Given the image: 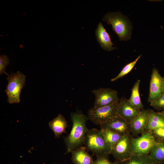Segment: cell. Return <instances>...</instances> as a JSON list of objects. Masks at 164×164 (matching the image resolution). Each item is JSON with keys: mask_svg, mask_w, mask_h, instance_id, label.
I'll list each match as a JSON object with an SVG mask.
<instances>
[{"mask_svg": "<svg viewBox=\"0 0 164 164\" xmlns=\"http://www.w3.org/2000/svg\"><path fill=\"white\" fill-rule=\"evenodd\" d=\"M72 123V127L70 134L64 137V142L66 146V154L82 146L88 129L86 123L88 118L82 111L77 110L72 112L70 115Z\"/></svg>", "mask_w": 164, "mask_h": 164, "instance_id": "6da1fadb", "label": "cell"}, {"mask_svg": "<svg viewBox=\"0 0 164 164\" xmlns=\"http://www.w3.org/2000/svg\"><path fill=\"white\" fill-rule=\"evenodd\" d=\"M84 144L87 149L97 156H108L111 154V149L105 141L100 130L93 128L88 130Z\"/></svg>", "mask_w": 164, "mask_h": 164, "instance_id": "7a4b0ae2", "label": "cell"}, {"mask_svg": "<svg viewBox=\"0 0 164 164\" xmlns=\"http://www.w3.org/2000/svg\"><path fill=\"white\" fill-rule=\"evenodd\" d=\"M102 20L111 25L113 30L118 35L121 41L131 39L132 27L127 18L119 12H108Z\"/></svg>", "mask_w": 164, "mask_h": 164, "instance_id": "3957f363", "label": "cell"}, {"mask_svg": "<svg viewBox=\"0 0 164 164\" xmlns=\"http://www.w3.org/2000/svg\"><path fill=\"white\" fill-rule=\"evenodd\" d=\"M7 76L8 83L5 91L7 101L10 104L19 103L21 90L25 85L26 77L19 71L12 72Z\"/></svg>", "mask_w": 164, "mask_h": 164, "instance_id": "277c9868", "label": "cell"}, {"mask_svg": "<svg viewBox=\"0 0 164 164\" xmlns=\"http://www.w3.org/2000/svg\"><path fill=\"white\" fill-rule=\"evenodd\" d=\"M119 101L114 104L96 108L92 107L87 112L88 118L94 124L100 125L118 116Z\"/></svg>", "mask_w": 164, "mask_h": 164, "instance_id": "5b68a950", "label": "cell"}, {"mask_svg": "<svg viewBox=\"0 0 164 164\" xmlns=\"http://www.w3.org/2000/svg\"><path fill=\"white\" fill-rule=\"evenodd\" d=\"M133 155H149L156 143L151 131H145L141 136L135 138L132 135Z\"/></svg>", "mask_w": 164, "mask_h": 164, "instance_id": "8992f818", "label": "cell"}, {"mask_svg": "<svg viewBox=\"0 0 164 164\" xmlns=\"http://www.w3.org/2000/svg\"><path fill=\"white\" fill-rule=\"evenodd\" d=\"M130 133L125 135L112 149L111 152L116 161L121 163L133 155V149Z\"/></svg>", "mask_w": 164, "mask_h": 164, "instance_id": "52a82bcc", "label": "cell"}, {"mask_svg": "<svg viewBox=\"0 0 164 164\" xmlns=\"http://www.w3.org/2000/svg\"><path fill=\"white\" fill-rule=\"evenodd\" d=\"M95 100L94 107L98 108L112 105L117 103L119 99L117 91L110 88H100L92 91Z\"/></svg>", "mask_w": 164, "mask_h": 164, "instance_id": "ba28073f", "label": "cell"}, {"mask_svg": "<svg viewBox=\"0 0 164 164\" xmlns=\"http://www.w3.org/2000/svg\"><path fill=\"white\" fill-rule=\"evenodd\" d=\"M163 84V77L157 68H153L150 81L149 93L148 99L149 103L154 101L162 94Z\"/></svg>", "mask_w": 164, "mask_h": 164, "instance_id": "9c48e42d", "label": "cell"}, {"mask_svg": "<svg viewBox=\"0 0 164 164\" xmlns=\"http://www.w3.org/2000/svg\"><path fill=\"white\" fill-rule=\"evenodd\" d=\"M141 111L133 106L125 97L119 99L118 115L127 122L131 121L140 113Z\"/></svg>", "mask_w": 164, "mask_h": 164, "instance_id": "30bf717a", "label": "cell"}, {"mask_svg": "<svg viewBox=\"0 0 164 164\" xmlns=\"http://www.w3.org/2000/svg\"><path fill=\"white\" fill-rule=\"evenodd\" d=\"M150 110L144 109L130 123L132 136L142 134L145 130L149 118Z\"/></svg>", "mask_w": 164, "mask_h": 164, "instance_id": "8fae6325", "label": "cell"}, {"mask_svg": "<svg viewBox=\"0 0 164 164\" xmlns=\"http://www.w3.org/2000/svg\"><path fill=\"white\" fill-rule=\"evenodd\" d=\"M100 126L101 128L109 129L122 135L131 133L130 123L118 116Z\"/></svg>", "mask_w": 164, "mask_h": 164, "instance_id": "7c38bea8", "label": "cell"}, {"mask_svg": "<svg viewBox=\"0 0 164 164\" xmlns=\"http://www.w3.org/2000/svg\"><path fill=\"white\" fill-rule=\"evenodd\" d=\"M97 41L101 47L105 50L111 51L115 48L112 46L110 35L106 31L102 24L100 22L95 31Z\"/></svg>", "mask_w": 164, "mask_h": 164, "instance_id": "4fadbf2b", "label": "cell"}, {"mask_svg": "<svg viewBox=\"0 0 164 164\" xmlns=\"http://www.w3.org/2000/svg\"><path fill=\"white\" fill-rule=\"evenodd\" d=\"M85 146H80L72 151L71 160L74 164H94L92 156L87 152Z\"/></svg>", "mask_w": 164, "mask_h": 164, "instance_id": "5bb4252c", "label": "cell"}, {"mask_svg": "<svg viewBox=\"0 0 164 164\" xmlns=\"http://www.w3.org/2000/svg\"><path fill=\"white\" fill-rule=\"evenodd\" d=\"M49 126L53 132L55 138H59L63 133H67L66 129L68 125L64 117L59 114L49 122Z\"/></svg>", "mask_w": 164, "mask_h": 164, "instance_id": "9a60e30c", "label": "cell"}, {"mask_svg": "<svg viewBox=\"0 0 164 164\" xmlns=\"http://www.w3.org/2000/svg\"><path fill=\"white\" fill-rule=\"evenodd\" d=\"M160 127H164V118L159 112L150 110L145 131H151Z\"/></svg>", "mask_w": 164, "mask_h": 164, "instance_id": "2e32d148", "label": "cell"}, {"mask_svg": "<svg viewBox=\"0 0 164 164\" xmlns=\"http://www.w3.org/2000/svg\"><path fill=\"white\" fill-rule=\"evenodd\" d=\"M149 155L156 164L164 163V143L156 142Z\"/></svg>", "mask_w": 164, "mask_h": 164, "instance_id": "e0dca14e", "label": "cell"}, {"mask_svg": "<svg viewBox=\"0 0 164 164\" xmlns=\"http://www.w3.org/2000/svg\"><path fill=\"white\" fill-rule=\"evenodd\" d=\"M100 130L105 141L111 150L123 135L108 129L101 128Z\"/></svg>", "mask_w": 164, "mask_h": 164, "instance_id": "ac0fdd59", "label": "cell"}, {"mask_svg": "<svg viewBox=\"0 0 164 164\" xmlns=\"http://www.w3.org/2000/svg\"><path fill=\"white\" fill-rule=\"evenodd\" d=\"M140 83V80H137L135 83L132 90L131 96L128 100L133 106L142 110L143 109L144 105L142 102L139 93Z\"/></svg>", "mask_w": 164, "mask_h": 164, "instance_id": "d6986e66", "label": "cell"}, {"mask_svg": "<svg viewBox=\"0 0 164 164\" xmlns=\"http://www.w3.org/2000/svg\"><path fill=\"white\" fill-rule=\"evenodd\" d=\"M121 164H156L149 155H133Z\"/></svg>", "mask_w": 164, "mask_h": 164, "instance_id": "ffe728a7", "label": "cell"}, {"mask_svg": "<svg viewBox=\"0 0 164 164\" xmlns=\"http://www.w3.org/2000/svg\"><path fill=\"white\" fill-rule=\"evenodd\" d=\"M141 56V55H140L134 61L126 65L119 73L116 77L111 79V81L112 82L115 81L119 78H122L128 73L133 68Z\"/></svg>", "mask_w": 164, "mask_h": 164, "instance_id": "44dd1931", "label": "cell"}, {"mask_svg": "<svg viewBox=\"0 0 164 164\" xmlns=\"http://www.w3.org/2000/svg\"><path fill=\"white\" fill-rule=\"evenodd\" d=\"M150 105L158 111L164 110V94H162L154 101L151 102Z\"/></svg>", "mask_w": 164, "mask_h": 164, "instance_id": "7402d4cb", "label": "cell"}, {"mask_svg": "<svg viewBox=\"0 0 164 164\" xmlns=\"http://www.w3.org/2000/svg\"><path fill=\"white\" fill-rule=\"evenodd\" d=\"M9 57L5 54L0 56V75L2 74L8 75L6 72L5 70L7 66L9 64Z\"/></svg>", "mask_w": 164, "mask_h": 164, "instance_id": "603a6c76", "label": "cell"}, {"mask_svg": "<svg viewBox=\"0 0 164 164\" xmlns=\"http://www.w3.org/2000/svg\"><path fill=\"white\" fill-rule=\"evenodd\" d=\"M156 142L164 143V127H160L151 130Z\"/></svg>", "mask_w": 164, "mask_h": 164, "instance_id": "cb8c5ba5", "label": "cell"}, {"mask_svg": "<svg viewBox=\"0 0 164 164\" xmlns=\"http://www.w3.org/2000/svg\"><path fill=\"white\" fill-rule=\"evenodd\" d=\"M97 159L94 161V164H118L119 163L117 161L112 162L110 161L108 157L97 156Z\"/></svg>", "mask_w": 164, "mask_h": 164, "instance_id": "d4e9b609", "label": "cell"}, {"mask_svg": "<svg viewBox=\"0 0 164 164\" xmlns=\"http://www.w3.org/2000/svg\"><path fill=\"white\" fill-rule=\"evenodd\" d=\"M162 94H164V77H163V84Z\"/></svg>", "mask_w": 164, "mask_h": 164, "instance_id": "484cf974", "label": "cell"}, {"mask_svg": "<svg viewBox=\"0 0 164 164\" xmlns=\"http://www.w3.org/2000/svg\"><path fill=\"white\" fill-rule=\"evenodd\" d=\"M159 113L164 118V110L159 112Z\"/></svg>", "mask_w": 164, "mask_h": 164, "instance_id": "4316f807", "label": "cell"}, {"mask_svg": "<svg viewBox=\"0 0 164 164\" xmlns=\"http://www.w3.org/2000/svg\"><path fill=\"white\" fill-rule=\"evenodd\" d=\"M164 164V163H163V164Z\"/></svg>", "mask_w": 164, "mask_h": 164, "instance_id": "83f0119b", "label": "cell"}]
</instances>
